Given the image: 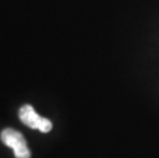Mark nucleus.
Instances as JSON below:
<instances>
[{
  "label": "nucleus",
  "instance_id": "f03ea898",
  "mask_svg": "<svg viewBox=\"0 0 159 158\" xmlns=\"http://www.w3.org/2000/svg\"><path fill=\"white\" fill-rule=\"evenodd\" d=\"M19 117L25 125L33 129H39L41 133H48L52 129V121L39 116L31 105H24L19 111Z\"/></svg>",
  "mask_w": 159,
  "mask_h": 158
},
{
  "label": "nucleus",
  "instance_id": "f257e3e1",
  "mask_svg": "<svg viewBox=\"0 0 159 158\" xmlns=\"http://www.w3.org/2000/svg\"><path fill=\"white\" fill-rule=\"evenodd\" d=\"M2 143L9 148H12L16 158H30V152L27 142L23 134L13 129H5L0 133Z\"/></svg>",
  "mask_w": 159,
  "mask_h": 158
}]
</instances>
